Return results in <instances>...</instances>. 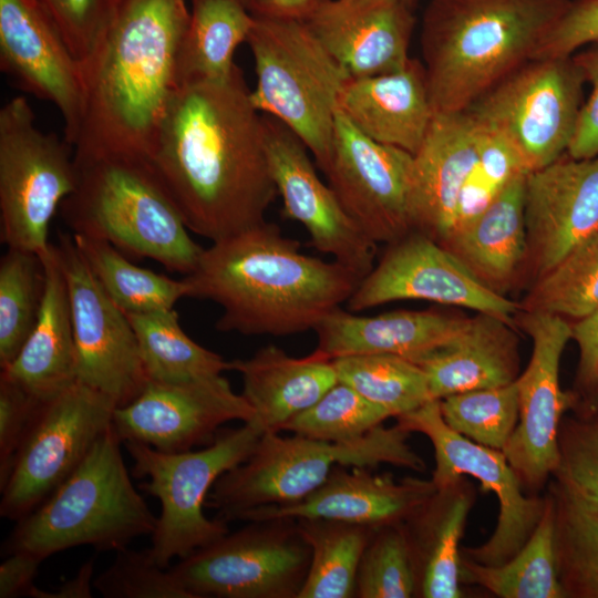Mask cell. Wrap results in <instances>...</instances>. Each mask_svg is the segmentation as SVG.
I'll use <instances>...</instances> for the list:
<instances>
[{
    "mask_svg": "<svg viewBox=\"0 0 598 598\" xmlns=\"http://www.w3.org/2000/svg\"><path fill=\"white\" fill-rule=\"evenodd\" d=\"M250 94L238 65L181 85L148 156L188 229L210 241L265 221L278 195Z\"/></svg>",
    "mask_w": 598,
    "mask_h": 598,
    "instance_id": "1",
    "label": "cell"
},
{
    "mask_svg": "<svg viewBox=\"0 0 598 598\" xmlns=\"http://www.w3.org/2000/svg\"><path fill=\"white\" fill-rule=\"evenodd\" d=\"M188 21L185 0H118L104 33L81 62L84 111L74 156L148 159L179 87L178 58Z\"/></svg>",
    "mask_w": 598,
    "mask_h": 598,
    "instance_id": "2",
    "label": "cell"
},
{
    "mask_svg": "<svg viewBox=\"0 0 598 598\" xmlns=\"http://www.w3.org/2000/svg\"><path fill=\"white\" fill-rule=\"evenodd\" d=\"M184 280L187 297L221 308L217 330L287 337L315 330L361 278L334 260L301 252L298 240L265 220L212 241Z\"/></svg>",
    "mask_w": 598,
    "mask_h": 598,
    "instance_id": "3",
    "label": "cell"
},
{
    "mask_svg": "<svg viewBox=\"0 0 598 598\" xmlns=\"http://www.w3.org/2000/svg\"><path fill=\"white\" fill-rule=\"evenodd\" d=\"M570 0H431L420 43L434 113L467 111L535 59Z\"/></svg>",
    "mask_w": 598,
    "mask_h": 598,
    "instance_id": "4",
    "label": "cell"
},
{
    "mask_svg": "<svg viewBox=\"0 0 598 598\" xmlns=\"http://www.w3.org/2000/svg\"><path fill=\"white\" fill-rule=\"evenodd\" d=\"M76 185L60 210L72 234L189 275L204 250L145 157L74 156Z\"/></svg>",
    "mask_w": 598,
    "mask_h": 598,
    "instance_id": "5",
    "label": "cell"
},
{
    "mask_svg": "<svg viewBox=\"0 0 598 598\" xmlns=\"http://www.w3.org/2000/svg\"><path fill=\"white\" fill-rule=\"evenodd\" d=\"M113 426L76 470L17 525L3 553L27 551L42 560L76 546L120 550L152 535L157 517L135 488Z\"/></svg>",
    "mask_w": 598,
    "mask_h": 598,
    "instance_id": "6",
    "label": "cell"
},
{
    "mask_svg": "<svg viewBox=\"0 0 598 598\" xmlns=\"http://www.w3.org/2000/svg\"><path fill=\"white\" fill-rule=\"evenodd\" d=\"M410 434L399 424H381L348 443L264 433L252 453L215 482L206 506L228 523L252 508L296 503L319 488L337 465L391 464L424 472L426 464L409 444Z\"/></svg>",
    "mask_w": 598,
    "mask_h": 598,
    "instance_id": "7",
    "label": "cell"
},
{
    "mask_svg": "<svg viewBox=\"0 0 598 598\" xmlns=\"http://www.w3.org/2000/svg\"><path fill=\"white\" fill-rule=\"evenodd\" d=\"M246 42L257 75L250 94L255 107L289 127L323 171L350 75L305 21L255 18Z\"/></svg>",
    "mask_w": 598,
    "mask_h": 598,
    "instance_id": "8",
    "label": "cell"
},
{
    "mask_svg": "<svg viewBox=\"0 0 598 598\" xmlns=\"http://www.w3.org/2000/svg\"><path fill=\"white\" fill-rule=\"evenodd\" d=\"M262 434L251 422L221 427L210 444L184 452L123 442L133 460L132 474L146 478L138 487L161 503L148 548L161 567L169 568L174 558H185L229 532L226 520L205 515L207 497L225 472L252 453Z\"/></svg>",
    "mask_w": 598,
    "mask_h": 598,
    "instance_id": "9",
    "label": "cell"
},
{
    "mask_svg": "<svg viewBox=\"0 0 598 598\" xmlns=\"http://www.w3.org/2000/svg\"><path fill=\"white\" fill-rule=\"evenodd\" d=\"M74 148L42 132L28 100L10 99L0 110L1 241L44 256L51 220L76 185Z\"/></svg>",
    "mask_w": 598,
    "mask_h": 598,
    "instance_id": "10",
    "label": "cell"
},
{
    "mask_svg": "<svg viewBox=\"0 0 598 598\" xmlns=\"http://www.w3.org/2000/svg\"><path fill=\"white\" fill-rule=\"evenodd\" d=\"M168 569L189 598H298L311 549L296 518L246 522Z\"/></svg>",
    "mask_w": 598,
    "mask_h": 598,
    "instance_id": "11",
    "label": "cell"
},
{
    "mask_svg": "<svg viewBox=\"0 0 598 598\" xmlns=\"http://www.w3.org/2000/svg\"><path fill=\"white\" fill-rule=\"evenodd\" d=\"M584 76L573 56L534 59L467 111L507 140L528 172L567 154L582 105Z\"/></svg>",
    "mask_w": 598,
    "mask_h": 598,
    "instance_id": "12",
    "label": "cell"
},
{
    "mask_svg": "<svg viewBox=\"0 0 598 598\" xmlns=\"http://www.w3.org/2000/svg\"><path fill=\"white\" fill-rule=\"evenodd\" d=\"M115 402L80 382L42 401L1 489L0 515L18 522L82 463L113 426Z\"/></svg>",
    "mask_w": 598,
    "mask_h": 598,
    "instance_id": "13",
    "label": "cell"
},
{
    "mask_svg": "<svg viewBox=\"0 0 598 598\" xmlns=\"http://www.w3.org/2000/svg\"><path fill=\"white\" fill-rule=\"evenodd\" d=\"M410 433H421L432 443L436 488L463 476L481 483L484 493L492 492L499 511L491 537L476 547H462L461 555L475 563L495 566L512 558L528 540L543 515L546 497L528 496L503 451L484 446L452 430L443 420L440 400L395 417Z\"/></svg>",
    "mask_w": 598,
    "mask_h": 598,
    "instance_id": "14",
    "label": "cell"
},
{
    "mask_svg": "<svg viewBox=\"0 0 598 598\" xmlns=\"http://www.w3.org/2000/svg\"><path fill=\"white\" fill-rule=\"evenodd\" d=\"M53 246L68 289L78 381L123 406L148 380L132 324L97 282L72 234L60 233Z\"/></svg>",
    "mask_w": 598,
    "mask_h": 598,
    "instance_id": "15",
    "label": "cell"
},
{
    "mask_svg": "<svg viewBox=\"0 0 598 598\" xmlns=\"http://www.w3.org/2000/svg\"><path fill=\"white\" fill-rule=\"evenodd\" d=\"M520 326L533 343L526 369L516 379L519 419L503 450L525 492H538L558 463V431L574 395L561 389L560 359L571 326L560 316L524 311Z\"/></svg>",
    "mask_w": 598,
    "mask_h": 598,
    "instance_id": "16",
    "label": "cell"
},
{
    "mask_svg": "<svg viewBox=\"0 0 598 598\" xmlns=\"http://www.w3.org/2000/svg\"><path fill=\"white\" fill-rule=\"evenodd\" d=\"M399 300L464 307L513 321L518 307L483 283L453 252L411 231L389 244L347 301L352 312Z\"/></svg>",
    "mask_w": 598,
    "mask_h": 598,
    "instance_id": "17",
    "label": "cell"
},
{
    "mask_svg": "<svg viewBox=\"0 0 598 598\" xmlns=\"http://www.w3.org/2000/svg\"><path fill=\"white\" fill-rule=\"evenodd\" d=\"M413 155L374 142L339 111L330 159L322 171L343 209L375 244L411 229L409 190Z\"/></svg>",
    "mask_w": 598,
    "mask_h": 598,
    "instance_id": "18",
    "label": "cell"
},
{
    "mask_svg": "<svg viewBox=\"0 0 598 598\" xmlns=\"http://www.w3.org/2000/svg\"><path fill=\"white\" fill-rule=\"evenodd\" d=\"M252 419V408L221 374L182 382L148 379L135 399L115 409L113 429L122 443L184 452L210 444L225 423Z\"/></svg>",
    "mask_w": 598,
    "mask_h": 598,
    "instance_id": "19",
    "label": "cell"
},
{
    "mask_svg": "<svg viewBox=\"0 0 598 598\" xmlns=\"http://www.w3.org/2000/svg\"><path fill=\"white\" fill-rule=\"evenodd\" d=\"M268 164L283 216L300 223L318 251L363 279L374 267L377 244L352 220L318 176L303 142L277 118L262 115Z\"/></svg>",
    "mask_w": 598,
    "mask_h": 598,
    "instance_id": "20",
    "label": "cell"
},
{
    "mask_svg": "<svg viewBox=\"0 0 598 598\" xmlns=\"http://www.w3.org/2000/svg\"><path fill=\"white\" fill-rule=\"evenodd\" d=\"M0 69L58 109L73 145L84 111L82 64L34 0H0Z\"/></svg>",
    "mask_w": 598,
    "mask_h": 598,
    "instance_id": "21",
    "label": "cell"
},
{
    "mask_svg": "<svg viewBox=\"0 0 598 598\" xmlns=\"http://www.w3.org/2000/svg\"><path fill=\"white\" fill-rule=\"evenodd\" d=\"M566 156L526 175L527 257L539 277L598 234V156Z\"/></svg>",
    "mask_w": 598,
    "mask_h": 598,
    "instance_id": "22",
    "label": "cell"
},
{
    "mask_svg": "<svg viewBox=\"0 0 598 598\" xmlns=\"http://www.w3.org/2000/svg\"><path fill=\"white\" fill-rule=\"evenodd\" d=\"M483 128L468 112L434 113L413 154L409 215L412 231L443 244L454 230L462 192L476 165Z\"/></svg>",
    "mask_w": 598,
    "mask_h": 598,
    "instance_id": "23",
    "label": "cell"
},
{
    "mask_svg": "<svg viewBox=\"0 0 598 598\" xmlns=\"http://www.w3.org/2000/svg\"><path fill=\"white\" fill-rule=\"evenodd\" d=\"M365 466L337 465L327 481L303 499L246 511L235 519L323 518L380 527L403 523L436 491L432 480L394 478Z\"/></svg>",
    "mask_w": 598,
    "mask_h": 598,
    "instance_id": "24",
    "label": "cell"
},
{
    "mask_svg": "<svg viewBox=\"0 0 598 598\" xmlns=\"http://www.w3.org/2000/svg\"><path fill=\"white\" fill-rule=\"evenodd\" d=\"M415 21L402 0H328L305 20L350 78L406 64Z\"/></svg>",
    "mask_w": 598,
    "mask_h": 598,
    "instance_id": "25",
    "label": "cell"
},
{
    "mask_svg": "<svg viewBox=\"0 0 598 598\" xmlns=\"http://www.w3.org/2000/svg\"><path fill=\"white\" fill-rule=\"evenodd\" d=\"M339 111L370 140L415 154L434 116L423 63L410 58L398 70L350 78Z\"/></svg>",
    "mask_w": 598,
    "mask_h": 598,
    "instance_id": "26",
    "label": "cell"
},
{
    "mask_svg": "<svg viewBox=\"0 0 598 598\" xmlns=\"http://www.w3.org/2000/svg\"><path fill=\"white\" fill-rule=\"evenodd\" d=\"M431 395H447L514 382L519 373L518 339L512 322L477 312L443 346L416 359Z\"/></svg>",
    "mask_w": 598,
    "mask_h": 598,
    "instance_id": "27",
    "label": "cell"
},
{
    "mask_svg": "<svg viewBox=\"0 0 598 598\" xmlns=\"http://www.w3.org/2000/svg\"><path fill=\"white\" fill-rule=\"evenodd\" d=\"M230 363L240 374L241 394L254 410L251 423L264 433L280 432L338 382L332 359L318 350L293 358L268 344L250 358Z\"/></svg>",
    "mask_w": 598,
    "mask_h": 598,
    "instance_id": "28",
    "label": "cell"
},
{
    "mask_svg": "<svg viewBox=\"0 0 598 598\" xmlns=\"http://www.w3.org/2000/svg\"><path fill=\"white\" fill-rule=\"evenodd\" d=\"M466 318L434 310H394L355 316L341 308L315 329L316 350L331 359L353 354H394L411 361L448 341Z\"/></svg>",
    "mask_w": 598,
    "mask_h": 598,
    "instance_id": "29",
    "label": "cell"
},
{
    "mask_svg": "<svg viewBox=\"0 0 598 598\" xmlns=\"http://www.w3.org/2000/svg\"><path fill=\"white\" fill-rule=\"evenodd\" d=\"M40 258L44 291L37 321L17 357L1 373L45 401L73 384L78 375L68 289L52 243Z\"/></svg>",
    "mask_w": 598,
    "mask_h": 598,
    "instance_id": "30",
    "label": "cell"
},
{
    "mask_svg": "<svg viewBox=\"0 0 598 598\" xmlns=\"http://www.w3.org/2000/svg\"><path fill=\"white\" fill-rule=\"evenodd\" d=\"M473 484L460 480L435 493L404 522L416 579V597L462 598L461 539L475 503Z\"/></svg>",
    "mask_w": 598,
    "mask_h": 598,
    "instance_id": "31",
    "label": "cell"
},
{
    "mask_svg": "<svg viewBox=\"0 0 598 598\" xmlns=\"http://www.w3.org/2000/svg\"><path fill=\"white\" fill-rule=\"evenodd\" d=\"M526 175L513 179L478 215L441 244L483 283L499 293L528 252Z\"/></svg>",
    "mask_w": 598,
    "mask_h": 598,
    "instance_id": "32",
    "label": "cell"
},
{
    "mask_svg": "<svg viewBox=\"0 0 598 598\" xmlns=\"http://www.w3.org/2000/svg\"><path fill=\"white\" fill-rule=\"evenodd\" d=\"M255 23L243 0H192L178 58V84L226 79Z\"/></svg>",
    "mask_w": 598,
    "mask_h": 598,
    "instance_id": "33",
    "label": "cell"
},
{
    "mask_svg": "<svg viewBox=\"0 0 598 598\" xmlns=\"http://www.w3.org/2000/svg\"><path fill=\"white\" fill-rule=\"evenodd\" d=\"M524 546L506 561L487 566L462 556V585H477L501 598H566L557 568L555 513L550 494Z\"/></svg>",
    "mask_w": 598,
    "mask_h": 598,
    "instance_id": "34",
    "label": "cell"
},
{
    "mask_svg": "<svg viewBox=\"0 0 598 598\" xmlns=\"http://www.w3.org/2000/svg\"><path fill=\"white\" fill-rule=\"evenodd\" d=\"M555 546L566 597L598 598V501L553 480Z\"/></svg>",
    "mask_w": 598,
    "mask_h": 598,
    "instance_id": "35",
    "label": "cell"
},
{
    "mask_svg": "<svg viewBox=\"0 0 598 598\" xmlns=\"http://www.w3.org/2000/svg\"><path fill=\"white\" fill-rule=\"evenodd\" d=\"M72 236L97 282L126 315L174 309L179 299L187 297L184 278L176 280L140 267L105 240Z\"/></svg>",
    "mask_w": 598,
    "mask_h": 598,
    "instance_id": "36",
    "label": "cell"
},
{
    "mask_svg": "<svg viewBox=\"0 0 598 598\" xmlns=\"http://www.w3.org/2000/svg\"><path fill=\"white\" fill-rule=\"evenodd\" d=\"M126 316L148 379L182 382L231 370L230 361L186 334L175 309Z\"/></svg>",
    "mask_w": 598,
    "mask_h": 598,
    "instance_id": "37",
    "label": "cell"
},
{
    "mask_svg": "<svg viewBox=\"0 0 598 598\" xmlns=\"http://www.w3.org/2000/svg\"><path fill=\"white\" fill-rule=\"evenodd\" d=\"M311 549L298 598H352L362 553L375 527L323 518H296Z\"/></svg>",
    "mask_w": 598,
    "mask_h": 598,
    "instance_id": "38",
    "label": "cell"
},
{
    "mask_svg": "<svg viewBox=\"0 0 598 598\" xmlns=\"http://www.w3.org/2000/svg\"><path fill=\"white\" fill-rule=\"evenodd\" d=\"M338 382L384 409L391 417L434 400L415 362L394 354H353L332 359Z\"/></svg>",
    "mask_w": 598,
    "mask_h": 598,
    "instance_id": "39",
    "label": "cell"
},
{
    "mask_svg": "<svg viewBox=\"0 0 598 598\" xmlns=\"http://www.w3.org/2000/svg\"><path fill=\"white\" fill-rule=\"evenodd\" d=\"M44 267L35 252L7 248L0 260V367L13 361L42 302Z\"/></svg>",
    "mask_w": 598,
    "mask_h": 598,
    "instance_id": "40",
    "label": "cell"
},
{
    "mask_svg": "<svg viewBox=\"0 0 598 598\" xmlns=\"http://www.w3.org/2000/svg\"><path fill=\"white\" fill-rule=\"evenodd\" d=\"M598 307V234L590 237L554 268L542 275L526 297L524 311L574 318Z\"/></svg>",
    "mask_w": 598,
    "mask_h": 598,
    "instance_id": "41",
    "label": "cell"
},
{
    "mask_svg": "<svg viewBox=\"0 0 598 598\" xmlns=\"http://www.w3.org/2000/svg\"><path fill=\"white\" fill-rule=\"evenodd\" d=\"M440 410L455 432L503 451L519 419L517 382L447 395L440 400Z\"/></svg>",
    "mask_w": 598,
    "mask_h": 598,
    "instance_id": "42",
    "label": "cell"
},
{
    "mask_svg": "<svg viewBox=\"0 0 598 598\" xmlns=\"http://www.w3.org/2000/svg\"><path fill=\"white\" fill-rule=\"evenodd\" d=\"M391 417L349 385L337 382L313 405L291 417L281 429L333 443L357 441Z\"/></svg>",
    "mask_w": 598,
    "mask_h": 598,
    "instance_id": "43",
    "label": "cell"
},
{
    "mask_svg": "<svg viewBox=\"0 0 598 598\" xmlns=\"http://www.w3.org/2000/svg\"><path fill=\"white\" fill-rule=\"evenodd\" d=\"M417 579L403 523L375 527L362 553L354 597H416Z\"/></svg>",
    "mask_w": 598,
    "mask_h": 598,
    "instance_id": "44",
    "label": "cell"
},
{
    "mask_svg": "<svg viewBox=\"0 0 598 598\" xmlns=\"http://www.w3.org/2000/svg\"><path fill=\"white\" fill-rule=\"evenodd\" d=\"M93 588L105 598H189L148 548L117 550L113 563L94 578Z\"/></svg>",
    "mask_w": 598,
    "mask_h": 598,
    "instance_id": "45",
    "label": "cell"
},
{
    "mask_svg": "<svg viewBox=\"0 0 598 598\" xmlns=\"http://www.w3.org/2000/svg\"><path fill=\"white\" fill-rule=\"evenodd\" d=\"M557 444L553 477L598 501V413L584 421L563 419Z\"/></svg>",
    "mask_w": 598,
    "mask_h": 598,
    "instance_id": "46",
    "label": "cell"
},
{
    "mask_svg": "<svg viewBox=\"0 0 598 598\" xmlns=\"http://www.w3.org/2000/svg\"><path fill=\"white\" fill-rule=\"evenodd\" d=\"M73 55L84 61L107 28L118 0H34Z\"/></svg>",
    "mask_w": 598,
    "mask_h": 598,
    "instance_id": "47",
    "label": "cell"
},
{
    "mask_svg": "<svg viewBox=\"0 0 598 598\" xmlns=\"http://www.w3.org/2000/svg\"><path fill=\"white\" fill-rule=\"evenodd\" d=\"M42 401L0 372V486L7 481L16 454Z\"/></svg>",
    "mask_w": 598,
    "mask_h": 598,
    "instance_id": "48",
    "label": "cell"
},
{
    "mask_svg": "<svg viewBox=\"0 0 598 598\" xmlns=\"http://www.w3.org/2000/svg\"><path fill=\"white\" fill-rule=\"evenodd\" d=\"M597 40L598 0H570L535 59L571 56Z\"/></svg>",
    "mask_w": 598,
    "mask_h": 598,
    "instance_id": "49",
    "label": "cell"
},
{
    "mask_svg": "<svg viewBox=\"0 0 598 598\" xmlns=\"http://www.w3.org/2000/svg\"><path fill=\"white\" fill-rule=\"evenodd\" d=\"M590 92L582 102L576 130L567 151L573 158L598 156V40L571 55Z\"/></svg>",
    "mask_w": 598,
    "mask_h": 598,
    "instance_id": "50",
    "label": "cell"
},
{
    "mask_svg": "<svg viewBox=\"0 0 598 598\" xmlns=\"http://www.w3.org/2000/svg\"><path fill=\"white\" fill-rule=\"evenodd\" d=\"M571 339L579 349L578 382L590 393L598 386V307L576 320Z\"/></svg>",
    "mask_w": 598,
    "mask_h": 598,
    "instance_id": "51",
    "label": "cell"
},
{
    "mask_svg": "<svg viewBox=\"0 0 598 598\" xmlns=\"http://www.w3.org/2000/svg\"><path fill=\"white\" fill-rule=\"evenodd\" d=\"M43 560L27 551H13L0 565V598L30 597Z\"/></svg>",
    "mask_w": 598,
    "mask_h": 598,
    "instance_id": "52",
    "label": "cell"
},
{
    "mask_svg": "<svg viewBox=\"0 0 598 598\" xmlns=\"http://www.w3.org/2000/svg\"><path fill=\"white\" fill-rule=\"evenodd\" d=\"M328 0H243L255 18L307 20Z\"/></svg>",
    "mask_w": 598,
    "mask_h": 598,
    "instance_id": "53",
    "label": "cell"
},
{
    "mask_svg": "<svg viewBox=\"0 0 598 598\" xmlns=\"http://www.w3.org/2000/svg\"><path fill=\"white\" fill-rule=\"evenodd\" d=\"M94 560L85 561L75 576L64 580L58 589L45 591L37 586L30 594L33 598H91L93 587Z\"/></svg>",
    "mask_w": 598,
    "mask_h": 598,
    "instance_id": "54",
    "label": "cell"
},
{
    "mask_svg": "<svg viewBox=\"0 0 598 598\" xmlns=\"http://www.w3.org/2000/svg\"><path fill=\"white\" fill-rule=\"evenodd\" d=\"M582 409L586 416L598 413V386L589 393Z\"/></svg>",
    "mask_w": 598,
    "mask_h": 598,
    "instance_id": "55",
    "label": "cell"
},
{
    "mask_svg": "<svg viewBox=\"0 0 598 598\" xmlns=\"http://www.w3.org/2000/svg\"><path fill=\"white\" fill-rule=\"evenodd\" d=\"M406 6L415 10L417 0H402Z\"/></svg>",
    "mask_w": 598,
    "mask_h": 598,
    "instance_id": "56",
    "label": "cell"
}]
</instances>
